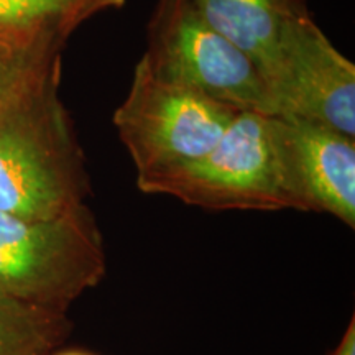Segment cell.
Here are the masks:
<instances>
[{"instance_id":"4","label":"cell","mask_w":355,"mask_h":355,"mask_svg":"<svg viewBox=\"0 0 355 355\" xmlns=\"http://www.w3.org/2000/svg\"><path fill=\"white\" fill-rule=\"evenodd\" d=\"M141 60L165 81L193 89L237 112L266 114L260 66L207 24L191 0H157Z\"/></svg>"},{"instance_id":"9","label":"cell","mask_w":355,"mask_h":355,"mask_svg":"<svg viewBox=\"0 0 355 355\" xmlns=\"http://www.w3.org/2000/svg\"><path fill=\"white\" fill-rule=\"evenodd\" d=\"M217 32L247 53L263 73L288 21L308 15V0H191Z\"/></svg>"},{"instance_id":"11","label":"cell","mask_w":355,"mask_h":355,"mask_svg":"<svg viewBox=\"0 0 355 355\" xmlns=\"http://www.w3.org/2000/svg\"><path fill=\"white\" fill-rule=\"evenodd\" d=\"M127 0H0V30L50 32L61 40L102 12Z\"/></svg>"},{"instance_id":"12","label":"cell","mask_w":355,"mask_h":355,"mask_svg":"<svg viewBox=\"0 0 355 355\" xmlns=\"http://www.w3.org/2000/svg\"><path fill=\"white\" fill-rule=\"evenodd\" d=\"M329 355H355V318H350L347 329Z\"/></svg>"},{"instance_id":"7","label":"cell","mask_w":355,"mask_h":355,"mask_svg":"<svg viewBox=\"0 0 355 355\" xmlns=\"http://www.w3.org/2000/svg\"><path fill=\"white\" fill-rule=\"evenodd\" d=\"M288 170L301 211L327 212L355 227V139L279 119Z\"/></svg>"},{"instance_id":"3","label":"cell","mask_w":355,"mask_h":355,"mask_svg":"<svg viewBox=\"0 0 355 355\" xmlns=\"http://www.w3.org/2000/svg\"><path fill=\"white\" fill-rule=\"evenodd\" d=\"M105 248L87 204L55 219L0 214V295L63 311L105 275Z\"/></svg>"},{"instance_id":"8","label":"cell","mask_w":355,"mask_h":355,"mask_svg":"<svg viewBox=\"0 0 355 355\" xmlns=\"http://www.w3.org/2000/svg\"><path fill=\"white\" fill-rule=\"evenodd\" d=\"M63 42L50 32L0 30V123L56 91Z\"/></svg>"},{"instance_id":"5","label":"cell","mask_w":355,"mask_h":355,"mask_svg":"<svg viewBox=\"0 0 355 355\" xmlns=\"http://www.w3.org/2000/svg\"><path fill=\"white\" fill-rule=\"evenodd\" d=\"M237 114L193 89L155 76L140 58L112 122L139 180L204 157Z\"/></svg>"},{"instance_id":"6","label":"cell","mask_w":355,"mask_h":355,"mask_svg":"<svg viewBox=\"0 0 355 355\" xmlns=\"http://www.w3.org/2000/svg\"><path fill=\"white\" fill-rule=\"evenodd\" d=\"M263 78L266 114L355 139V66L311 13L285 25Z\"/></svg>"},{"instance_id":"10","label":"cell","mask_w":355,"mask_h":355,"mask_svg":"<svg viewBox=\"0 0 355 355\" xmlns=\"http://www.w3.org/2000/svg\"><path fill=\"white\" fill-rule=\"evenodd\" d=\"M69 326L63 311L0 295V355H48Z\"/></svg>"},{"instance_id":"1","label":"cell","mask_w":355,"mask_h":355,"mask_svg":"<svg viewBox=\"0 0 355 355\" xmlns=\"http://www.w3.org/2000/svg\"><path fill=\"white\" fill-rule=\"evenodd\" d=\"M146 194H165L206 211H301L288 170L279 119L239 112L204 157L139 178Z\"/></svg>"},{"instance_id":"13","label":"cell","mask_w":355,"mask_h":355,"mask_svg":"<svg viewBox=\"0 0 355 355\" xmlns=\"http://www.w3.org/2000/svg\"><path fill=\"white\" fill-rule=\"evenodd\" d=\"M58 355H92V354H87V352H78V350H69V352H61Z\"/></svg>"},{"instance_id":"2","label":"cell","mask_w":355,"mask_h":355,"mask_svg":"<svg viewBox=\"0 0 355 355\" xmlns=\"http://www.w3.org/2000/svg\"><path fill=\"white\" fill-rule=\"evenodd\" d=\"M87 196L83 150L56 91L0 123V214L55 219Z\"/></svg>"}]
</instances>
